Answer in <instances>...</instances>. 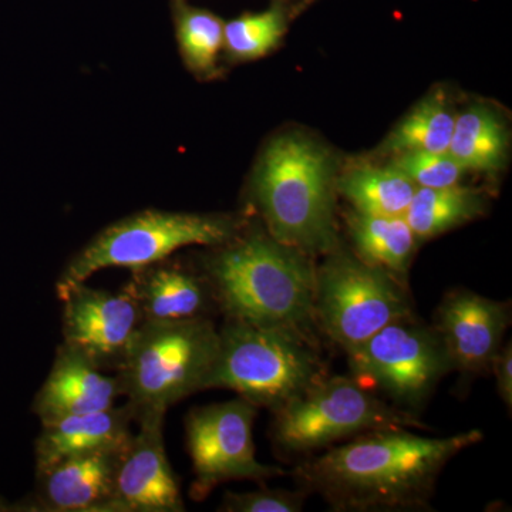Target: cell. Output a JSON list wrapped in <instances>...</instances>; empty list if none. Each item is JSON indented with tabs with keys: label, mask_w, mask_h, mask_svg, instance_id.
<instances>
[{
	"label": "cell",
	"mask_w": 512,
	"mask_h": 512,
	"mask_svg": "<svg viewBox=\"0 0 512 512\" xmlns=\"http://www.w3.org/2000/svg\"><path fill=\"white\" fill-rule=\"evenodd\" d=\"M484 440L480 430L426 437L403 427L366 431L303 461L293 477L335 511H416L429 508L441 471Z\"/></svg>",
	"instance_id": "6da1fadb"
},
{
	"label": "cell",
	"mask_w": 512,
	"mask_h": 512,
	"mask_svg": "<svg viewBox=\"0 0 512 512\" xmlns=\"http://www.w3.org/2000/svg\"><path fill=\"white\" fill-rule=\"evenodd\" d=\"M225 245L204 274L225 319L311 333L316 271L305 254L258 232Z\"/></svg>",
	"instance_id": "7a4b0ae2"
},
{
	"label": "cell",
	"mask_w": 512,
	"mask_h": 512,
	"mask_svg": "<svg viewBox=\"0 0 512 512\" xmlns=\"http://www.w3.org/2000/svg\"><path fill=\"white\" fill-rule=\"evenodd\" d=\"M254 191L276 241L303 254L335 247L332 165L311 140L296 134L276 138L259 165Z\"/></svg>",
	"instance_id": "3957f363"
},
{
	"label": "cell",
	"mask_w": 512,
	"mask_h": 512,
	"mask_svg": "<svg viewBox=\"0 0 512 512\" xmlns=\"http://www.w3.org/2000/svg\"><path fill=\"white\" fill-rule=\"evenodd\" d=\"M325 377L311 333L225 319L205 390H232L274 413Z\"/></svg>",
	"instance_id": "277c9868"
},
{
	"label": "cell",
	"mask_w": 512,
	"mask_h": 512,
	"mask_svg": "<svg viewBox=\"0 0 512 512\" xmlns=\"http://www.w3.org/2000/svg\"><path fill=\"white\" fill-rule=\"evenodd\" d=\"M218 350L220 329L210 318L144 322L116 375L134 423L205 390Z\"/></svg>",
	"instance_id": "5b68a950"
},
{
	"label": "cell",
	"mask_w": 512,
	"mask_h": 512,
	"mask_svg": "<svg viewBox=\"0 0 512 512\" xmlns=\"http://www.w3.org/2000/svg\"><path fill=\"white\" fill-rule=\"evenodd\" d=\"M274 416L272 440L285 454L313 453L366 431L423 426L353 376L325 377Z\"/></svg>",
	"instance_id": "8992f818"
},
{
	"label": "cell",
	"mask_w": 512,
	"mask_h": 512,
	"mask_svg": "<svg viewBox=\"0 0 512 512\" xmlns=\"http://www.w3.org/2000/svg\"><path fill=\"white\" fill-rule=\"evenodd\" d=\"M237 224L228 217L147 210L100 232L67 264L56 291L83 284L107 268L137 269L170 258L191 245L217 247L234 238Z\"/></svg>",
	"instance_id": "52a82bcc"
},
{
	"label": "cell",
	"mask_w": 512,
	"mask_h": 512,
	"mask_svg": "<svg viewBox=\"0 0 512 512\" xmlns=\"http://www.w3.org/2000/svg\"><path fill=\"white\" fill-rule=\"evenodd\" d=\"M409 316L413 311L406 291L384 269L335 254L316 271V325L345 352Z\"/></svg>",
	"instance_id": "ba28073f"
},
{
	"label": "cell",
	"mask_w": 512,
	"mask_h": 512,
	"mask_svg": "<svg viewBox=\"0 0 512 512\" xmlns=\"http://www.w3.org/2000/svg\"><path fill=\"white\" fill-rule=\"evenodd\" d=\"M346 355L356 380L380 390L394 406L413 414L440 380L453 372L437 330L414 316L384 326Z\"/></svg>",
	"instance_id": "9c48e42d"
},
{
	"label": "cell",
	"mask_w": 512,
	"mask_h": 512,
	"mask_svg": "<svg viewBox=\"0 0 512 512\" xmlns=\"http://www.w3.org/2000/svg\"><path fill=\"white\" fill-rule=\"evenodd\" d=\"M258 407L237 397L224 403L195 407L185 417V439L192 461L194 500H204L228 481H262L281 476L278 467L259 463L252 427Z\"/></svg>",
	"instance_id": "30bf717a"
},
{
	"label": "cell",
	"mask_w": 512,
	"mask_h": 512,
	"mask_svg": "<svg viewBox=\"0 0 512 512\" xmlns=\"http://www.w3.org/2000/svg\"><path fill=\"white\" fill-rule=\"evenodd\" d=\"M56 292L62 302L63 343L100 370L117 372L144 323L131 293L94 289L86 282Z\"/></svg>",
	"instance_id": "8fae6325"
},
{
	"label": "cell",
	"mask_w": 512,
	"mask_h": 512,
	"mask_svg": "<svg viewBox=\"0 0 512 512\" xmlns=\"http://www.w3.org/2000/svg\"><path fill=\"white\" fill-rule=\"evenodd\" d=\"M165 413H150L136 420L121 451L114 483L117 512H184L180 483L164 446Z\"/></svg>",
	"instance_id": "7c38bea8"
},
{
	"label": "cell",
	"mask_w": 512,
	"mask_h": 512,
	"mask_svg": "<svg viewBox=\"0 0 512 512\" xmlns=\"http://www.w3.org/2000/svg\"><path fill=\"white\" fill-rule=\"evenodd\" d=\"M510 305L467 289L448 292L437 311L434 329L453 372L473 377L491 370L510 323Z\"/></svg>",
	"instance_id": "4fadbf2b"
},
{
	"label": "cell",
	"mask_w": 512,
	"mask_h": 512,
	"mask_svg": "<svg viewBox=\"0 0 512 512\" xmlns=\"http://www.w3.org/2000/svg\"><path fill=\"white\" fill-rule=\"evenodd\" d=\"M126 446L103 448L67 458L45 473L37 474L39 484L35 500L20 510L117 512L114 483L121 451Z\"/></svg>",
	"instance_id": "5bb4252c"
},
{
	"label": "cell",
	"mask_w": 512,
	"mask_h": 512,
	"mask_svg": "<svg viewBox=\"0 0 512 512\" xmlns=\"http://www.w3.org/2000/svg\"><path fill=\"white\" fill-rule=\"evenodd\" d=\"M120 396L116 376L104 375L86 356L62 342L45 383L36 393L32 410L46 424L110 409Z\"/></svg>",
	"instance_id": "9a60e30c"
},
{
	"label": "cell",
	"mask_w": 512,
	"mask_h": 512,
	"mask_svg": "<svg viewBox=\"0 0 512 512\" xmlns=\"http://www.w3.org/2000/svg\"><path fill=\"white\" fill-rule=\"evenodd\" d=\"M167 259L131 269V279L124 286L144 322L210 318L211 309L217 305L205 276L192 274Z\"/></svg>",
	"instance_id": "2e32d148"
},
{
	"label": "cell",
	"mask_w": 512,
	"mask_h": 512,
	"mask_svg": "<svg viewBox=\"0 0 512 512\" xmlns=\"http://www.w3.org/2000/svg\"><path fill=\"white\" fill-rule=\"evenodd\" d=\"M134 412L128 404L42 424L35 443L36 476L92 451L124 446L133 436Z\"/></svg>",
	"instance_id": "e0dca14e"
},
{
	"label": "cell",
	"mask_w": 512,
	"mask_h": 512,
	"mask_svg": "<svg viewBox=\"0 0 512 512\" xmlns=\"http://www.w3.org/2000/svg\"><path fill=\"white\" fill-rule=\"evenodd\" d=\"M350 232L359 258L393 276L406 274L419 238L404 217H382L356 212Z\"/></svg>",
	"instance_id": "ac0fdd59"
},
{
	"label": "cell",
	"mask_w": 512,
	"mask_h": 512,
	"mask_svg": "<svg viewBox=\"0 0 512 512\" xmlns=\"http://www.w3.org/2000/svg\"><path fill=\"white\" fill-rule=\"evenodd\" d=\"M507 133L487 107H471L454 121L448 154L464 170L495 171L504 163Z\"/></svg>",
	"instance_id": "d6986e66"
},
{
	"label": "cell",
	"mask_w": 512,
	"mask_h": 512,
	"mask_svg": "<svg viewBox=\"0 0 512 512\" xmlns=\"http://www.w3.org/2000/svg\"><path fill=\"white\" fill-rule=\"evenodd\" d=\"M339 188L359 214L382 217H403L417 190L394 165L356 168L342 178Z\"/></svg>",
	"instance_id": "ffe728a7"
},
{
	"label": "cell",
	"mask_w": 512,
	"mask_h": 512,
	"mask_svg": "<svg viewBox=\"0 0 512 512\" xmlns=\"http://www.w3.org/2000/svg\"><path fill=\"white\" fill-rule=\"evenodd\" d=\"M483 208L481 195L460 185L417 188L403 217L417 238L429 239L473 220Z\"/></svg>",
	"instance_id": "44dd1931"
},
{
	"label": "cell",
	"mask_w": 512,
	"mask_h": 512,
	"mask_svg": "<svg viewBox=\"0 0 512 512\" xmlns=\"http://www.w3.org/2000/svg\"><path fill=\"white\" fill-rule=\"evenodd\" d=\"M454 116L443 94L436 93L420 103L387 138V153H448L453 136Z\"/></svg>",
	"instance_id": "7402d4cb"
},
{
	"label": "cell",
	"mask_w": 512,
	"mask_h": 512,
	"mask_svg": "<svg viewBox=\"0 0 512 512\" xmlns=\"http://www.w3.org/2000/svg\"><path fill=\"white\" fill-rule=\"evenodd\" d=\"M285 33V19L279 9L244 15L224 26V43L237 59L252 60L266 55Z\"/></svg>",
	"instance_id": "603a6c76"
},
{
	"label": "cell",
	"mask_w": 512,
	"mask_h": 512,
	"mask_svg": "<svg viewBox=\"0 0 512 512\" xmlns=\"http://www.w3.org/2000/svg\"><path fill=\"white\" fill-rule=\"evenodd\" d=\"M178 40L191 67L210 70L224 43V25L210 12L184 9L178 16Z\"/></svg>",
	"instance_id": "cb8c5ba5"
},
{
	"label": "cell",
	"mask_w": 512,
	"mask_h": 512,
	"mask_svg": "<svg viewBox=\"0 0 512 512\" xmlns=\"http://www.w3.org/2000/svg\"><path fill=\"white\" fill-rule=\"evenodd\" d=\"M417 188H447L460 183L467 173L448 153L410 151L399 154L393 163Z\"/></svg>",
	"instance_id": "d4e9b609"
},
{
	"label": "cell",
	"mask_w": 512,
	"mask_h": 512,
	"mask_svg": "<svg viewBox=\"0 0 512 512\" xmlns=\"http://www.w3.org/2000/svg\"><path fill=\"white\" fill-rule=\"evenodd\" d=\"M305 491L261 488L247 493H227L218 508L222 512H301Z\"/></svg>",
	"instance_id": "484cf974"
},
{
	"label": "cell",
	"mask_w": 512,
	"mask_h": 512,
	"mask_svg": "<svg viewBox=\"0 0 512 512\" xmlns=\"http://www.w3.org/2000/svg\"><path fill=\"white\" fill-rule=\"evenodd\" d=\"M495 379H497V390L501 399L508 409L512 406V346L511 342L501 346L497 356L494 357L491 365Z\"/></svg>",
	"instance_id": "4316f807"
},
{
	"label": "cell",
	"mask_w": 512,
	"mask_h": 512,
	"mask_svg": "<svg viewBox=\"0 0 512 512\" xmlns=\"http://www.w3.org/2000/svg\"><path fill=\"white\" fill-rule=\"evenodd\" d=\"M0 511H10L9 505L0 498Z\"/></svg>",
	"instance_id": "83f0119b"
}]
</instances>
